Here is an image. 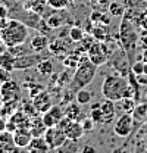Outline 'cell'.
Instances as JSON below:
<instances>
[{
	"label": "cell",
	"instance_id": "ee69618b",
	"mask_svg": "<svg viewBox=\"0 0 147 153\" xmlns=\"http://www.w3.org/2000/svg\"><path fill=\"white\" fill-rule=\"evenodd\" d=\"M141 60L147 62V49H143V53H141Z\"/></svg>",
	"mask_w": 147,
	"mask_h": 153
},
{
	"label": "cell",
	"instance_id": "83f0119b",
	"mask_svg": "<svg viewBox=\"0 0 147 153\" xmlns=\"http://www.w3.org/2000/svg\"><path fill=\"white\" fill-rule=\"evenodd\" d=\"M108 12H109L112 16H124V13H125V7H124L121 3H118V1H110Z\"/></svg>",
	"mask_w": 147,
	"mask_h": 153
},
{
	"label": "cell",
	"instance_id": "5b68a950",
	"mask_svg": "<svg viewBox=\"0 0 147 153\" xmlns=\"http://www.w3.org/2000/svg\"><path fill=\"white\" fill-rule=\"evenodd\" d=\"M113 50H115V47H108L105 40H103V43L94 41L90 46V49L87 50V56H88V59L91 60L94 65L100 66L105 62H108V59L112 56Z\"/></svg>",
	"mask_w": 147,
	"mask_h": 153
},
{
	"label": "cell",
	"instance_id": "4fadbf2b",
	"mask_svg": "<svg viewBox=\"0 0 147 153\" xmlns=\"http://www.w3.org/2000/svg\"><path fill=\"white\" fill-rule=\"evenodd\" d=\"M16 150H19V147L15 144L13 133H10L7 130L0 133V152L9 153V152H16Z\"/></svg>",
	"mask_w": 147,
	"mask_h": 153
},
{
	"label": "cell",
	"instance_id": "44dd1931",
	"mask_svg": "<svg viewBox=\"0 0 147 153\" xmlns=\"http://www.w3.org/2000/svg\"><path fill=\"white\" fill-rule=\"evenodd\" d=\"M0 66L4 68V69L9 71V72L15 71V56H13L9 50L0 53Z\"/></svg>",
	"mask_w": 147,
	"mask_h": 153
},
{
	"label": "cell",
	"instance_id": "d590c367",
	"mask_svg": "<svg viewBox=\"0 0 147 153\" xmlns=\"http://www.w3.org/2000/svg\"><path fill=\"white\" fill-rule=\"evenodd\" d=\"M41 90H43V87H41L40 84H34V82H33V87H30V96H31V99H33L34 96L38 94Z\"/></svg>",
	"mask_w": 147,
	"mask_h": 153
},
{
	"label": "cell",
	"instance_id": "e0dca14e",
	"mask_svg": "<svg viewBox=\"0 0 147 153\" xmlns=\"http://www.w3.org/2000/svg\"><path fill=\"white\" fill-rule=\"evenodd\" d=\"M81 105L75 100V102H71L65 109H63V114H65V116H68L71 121H81L85 115L81 112V108H79Z\"/></svg>",
	"mask_w": 147,
	"mask_h": 153
},
{
	"label": "cell",
	"instance_id": "f6af8a7d",
	"mask_svg": "<svg viewBox=\"0 0 147 153\" xmlns=\"http://www.w3.org/2000/svg\"><path fill=\"white\" fill-rule=\"evenodd\" d=\"M143 74L147 75V62H144V69H143Z\"/></svg>",
	"mask_w": 147,
	"mask_h": 153
},
{
	"label": "cell",
	"instance_id": "9a60e30c",
	"mask_svg": "<svg viewBox=\"0 0 147 153\" xmlns=\"http://www.w3.org/2000/svg\"><path fill=\"white\" fill-rule=\"evenodd\" d=\"M65 134H66V138H69V140H75V141H78L82 135H84V130H82V125H81V122L79 121H71L68 125H66V128L63 130Z\"/></svg>",
	"mask_w": 147,
	"mask_h": 153
},
{
	"label": "cell",
	"instance_id": "4316f807",
	"mask_svg": "<svg viewBox=\"0 0 147 153\" xmlns=\"http://www.w3.org/2000/svg\"><path fill=\"white\" fill-rule=\"evenodd\" d=\"M90 34L99 41L108 38V31H106V28H103V24H96L94 27H91Z\"/></svg>",
	"mask_w": 147,
	"mask_h": 153
},
{
	"label": "cell",
	"instance_id": "8fae6325",
	"mask_svg": "<svg viewBox=\"0 0 147 153\" xmlns=\"http://www.w3.org/2000/svg\"><path fill=\"white\" fill-rule=\"evenodd\" d=\"M40 62V53L31 52L28 55L15 57V69H28Z\"/></svg>",
	"mask_w": 147,
	"mask_h": 153
},
{
	"label": "cell",
	"instance_id": "f1b7e54d",
	"mask_svg": "<svg viewBox=\"0 0 147 153\" xmlns=\"http://www.w3.org/2000/svg\"><path fill=\"white\" fill-rule=\"evenodd\" d=\"M90 1H91L93 9L99 12H108L110 4V0H90Z\"/></svg>",
	"mask_w": 147,
	"mask_h": 153
},
{
	"label": "cell",
	"instance_id": "3957f363",
	"mask_svg": "<svg viewBox=\"0 0 147 153\" xmlns=\"http://www.w3.org/2000/svg\"><path fill=\"white\" fill-rule=\"evenodd\" d=\"M129 82L124 78V75H116V74H109L106 75L103 84H102V94L106 99H110L113 102L121 100L125 97V93L128 90Z\"/></svg>",
	"mask_w": 147,
	"mask_h": 153
},
{
	"label": "cell",
	"instance_id": "60d3db41",
	"mask_svg": "<svg viewBox=\"0 0 147 153\" xmlns=\"http://www.w3.org/2000/svg\"><path fill=\"white\" fill-rule=\"evenodd\" d=\"M6 124H7V121L4 119V116H1V115H0V133L6 131Z\"/></svg>",
	"mask_w": 147,
	"mask_h": 153
},
{
	"label": "cell",
	"instance_id": "f35d334b",
	"mask_svg": "<svg viewBox=\"0 0 147 153\" xmlns=\"http://www.w3.org/2000/svg\"><path fill=\"white\" fill-rule=\"evenodd\" d=\"M7 79H10V72L0 66V82H4V81H7Z\"/></svg>",
	"mask_w": 147,
	"mask_h": 153
},
{
	"label": "cell",
	"instance_id": "9c48e42d",
	"mask_svg": "<svg viewBox=\"0 0 147 153\" xmlns=\"http://www.w3.org/2000/svg\"><path fill=\"white\" fill-rule=\"evenodd\" d=\"M63 116H65L63 109H62L60 106H55V105H53L49 111H46L44 114H41V119H43L44 125L49 128V127H56Z\"/></svg>",
	"mask_w": 147,
	"mask_h": 153
},
{
	"label": "cell",
	"instance_id": "d6986e66",
	"mask_svg": "<svg viewBox=\"0 0 147 153\" xmlns=\"http://www.w3.org/2000/svg\"><path fill=\"white\" fill-rule=\"evenodd\" d=\"M46 130H47V127L44 125L41 116H36L34 115L31 118V121H30V131L33 134V137H41V135H44Z\"/></svg>",
	"mask_w": 147,
	"mask_h": 153
},
{
	"label": "cell",
	"instance_id": "d4e9b609",
	"mask_svg": "<svg viewBox=\"0 0 147 153\" xmlns=\"http://www.w3.org/2000/svg\"><path fill=\"white\" fill-rule=\"evenodd\" d=\"M132 118L134 121L137 122H143L147 118V105L146 103H140V105H135L134 111H132Z\"/></svg>",
	"mask_w": 147,
	"mask_h": 153
},
{
	"label": "cell",
	"instance_id": "5bb4252c",
	"mask_svg": "<svg viewBox=\"0 0 147 153\" xmlns=\"http://www.w3.org/2000/svg\"><path fill=\"white\" fill-rule=\"evenodd\" d=\"M100 109L103 112V118H105V125L106 124H110L115 118H116V109H115V102L110 100V99H106L100 102Z\"/></svg>",
	"mask_w": 147,
	"mask_h": 153
},
{
	"label": "cell",
	"instance_id": "7402d4cb",
	"mask_svg": "<svg viewBox=\"0 0 147 153\" xmlns=\"http://www.w3.org/2000/svg\"><path fill=\"white\" fill-rule=\"evenodd\" d=\"M88 116L91 118L96 124H105L103 112H102V109H100V102H96V103L91 105V108H90V115H88Z\"/></svg>",
	"mask_w": 147,
	"mask_h": 153
},
{
	"label": "cell",
	"instance_id": "6da1fadb",
	"mask_svg": "<svg viewBox=\"0 0 147 153\" xmlns=\"http://www.w3.org/2000/svg\"><path fill=\"white\" fill-rule=\"evenodd\" d=\"M0 36L6 47H15L19 44H24L28 40L30 28L22 21L10 19L3 28H0Z\"/></svg>",
	"mask_w": 147,
	"mask_h": 153
},
{
	"label": "cell",
	"instance_id": "d6a6232c",
	"mask_svg": "<svg viewBox=\"0 0 147 153\" xmlns=\"http://www.w3.org/2000/svg\"><path fill=\"white\" fill-rule=\"evenodd\" d=\"M84 37V31L79 28V27H72L71 30H69V38L72 40V41H79L81 38Z\"/></svg>",
	"mask_w": 147,
	"mask_h": 153
},
{
	"label": "cell",
	"instance_id": "4dcf8cb0",
	"mask_svg": "<svg viewBox=\"0 0 147 153\" xmlns=\"http://www.w3.org/2000/svg\"><path fill=\"white\" fill-rule=\"evenodd\" d=\"M57 152H76L78 150V146H76V141L75 140H69V138H66V141L59 147V149H56Z\"/></svg>",
	"mask_w": 147,
	"mask_h": 153
},
{
	"label": "cell",
	"instance_id": "603a6c76",
	"mask_svg": "<svg viewBox=\"0 0 147 153\" xmlns=\"http://www.w3.org/2000/svg\"><path fill=\"white\" fill-rule=\"evenodd\" d=\"M91 99H93V93L88 91L87 88H79V90H76L75 100H76L81 106H85V105L91 103Z\"/></svg>",
	"mask_w": 147,
	"mask_h": 153
},
{
	"label": "cell",
	"instance_id": "277c9868",
	"mask_svg": "<svg viewBox=\"0 0 147 153\" xmlns=\"http://www.w3.org/2000/svg\"><path fill=\"white\" fill-rule=\"evenodd\" d=\"M119 41L122 44V49L125 50L128 59L131 60L134 53H135V49H137V43H138V36L131 24V21L127 18L122 19L121 22V27H119Z\"/></svg>",
	"mask_w": 147,
	"mask_h": 153
},
{
	"label": "cell",
	"instance_id": "74e56055",
	"mask_svg": "<svg viewBox=\"0 0 147 153\" xmlns=\"http://www.w3.org/2000/svg\"><path fill=\"white\" fill-rule=\"evenodd\" d=\"M138 24H140V27H141L143 30H147V10L143 12V13L138 16Z\"/></svg>",
	"mask_w": 147,
	"mask_h": 153
},
{
	"label": "cell",
	"instance_id": "ba28073f",
	"mask_svg": "<svg viewBox=\"0 0 147 153\" xmlns=\"http://www.w3.org/2000/svg\"><path fill=\"white\" fill-rule=\"evenodd\" d=\"M0 97L3 102H9V103H15L19 99V85L12 81V79H7L4 82H1V87H0Z\"/></svg>",
	"mask_w": 147,
	"mask_h": 153
},
{
	"label": "cell",
	"instance_id": "ab89813d",
	"mask_svg": "<svg viewBox=\"0 0 147 153\" xmlns=\"http://www.w3.org/2000/svg\"><path fill=\"white\" fill-rule=\"evenodd\" d=\"M135 81H137L140 85H147V75H146V74L135 75Z\"/></svg>",
	"mask_w": 147,
	"mask_h": 153
},
{
	"label": "cell",
	"instance_id": "836d02e7",
	"mask_svg": "<svg viewBox=\"0 0 147 153\" xmlns=\"http://www.w3.org/2000/svg\"><path fill=\"white\" fill-rule=\"evenodd\" d=\"M47 4L53 9H65L69 4V0H47Z\"/></svg>",
	"mask_w": 147,
	"mask_h": 153
},
{
	"label": "cell",
	"instance_id": "7c38bea8",
	"mask_svg": "<svg viewBox=\"0 0 147 153\" xmlns=\"http://www.w3.org/2000/svg\"><path fill=\"white\" fill-rule=\"evenodd\" d=\"M31 138H33V134L30 131V128H27V127H19L13 133L15 144L18 146L19 149H27L30 141H31Z\"/></svg>",
	"mask_w": 147,
	"mask_h": 153
},
{
	"label": "cell",
	"instance_id": "cb8c5ba5",
	"mask_svg": "<svg viewBox=\"0 0 147 153\" xmlns=\"http://www.w3.org/2000/svg\"><path fill=\"white\" fill-rule=\"evenodd\" d=\"M36 66H37V71H38L41 75H44V76L52 75V72H53V62H52V60H49V59L40 60Z\"/></svg>",
	"mask_w": 147,
	"mask_h": 153
},
{
	"label": "cell",
	"instance_id": "b9f144b4",
	"mask_svg": "<svg viewBox=\"0 0 147 153\" xmlns=\"http://www.w3.org/2000/svg\"><path fill=\"white\" fill-rule=\"evenodd\" d=\"M7 16V12H6V7H3V6H0V19L6 18Z\"/></svg>",
	"mask_w": 147,
	"mask_h": 153
},
{
	"label": "cell",
	"instance_id": "8d00e7d4",
	"mask_svg": "<svg viewBox=\"0 0 147 153\" xmlns=\"http://www.w3.org/2000/svg\"><path fill=\"white\" fill-rule=\"evenodd\" d=\"M138 41H140V44H141L143 49H147V30H143V31H141V34H140V37H138Z\"/></svg>",
	"mask_w": 147,
	"mask_h": 153
},
{
	"label": "cell",
	"instance_id": "484cf974",
	"mask_svg": "<svg viewBox=\"0 0 147 153\" xmlns=\"http://www.w3.org/2000/svg\"><path fill=\"white\" fill-rule=\"evenodd\" d=\"M118 105L121 106V109L127 114H132L135 105H137V100L134 97H122L121 100H118Z\"/></svg>",
	"mask_w": 147,
	"mask_h": 153
},
{
	"label": "cell",
	"instance_id": "7a4b0ae2",
	"mask_svg": "<svg viewBox=\"0 0 147 153\" xmlns=\"http://www.w3.org/2000/svg\"><path fill=\"white\" fill-rule=\"evenodd\" d=\"M97 71V65H94L91 60L88 59V56H82L78 60V65L75 68V72L72 75V82L71 87L74 90H79V88H85L87 85H90L93 81V78L96 75Z\"/></svg>",
	"mask_w": 147,
	"mask_h": 153
},
{
	"label": "cell",
	"instance_id": "8992f818",
	"mask_svg": "<svg viewBox=\"0 0 147 153\" xmlns=\"http://www.w3.org/2000/svg\"><path fill=\"white\" fill-rule=\"evenodd\" d=\"M43 137H44L46 143L49 144L50 150L59 149V147L66 141V134H65V131H63L62 128H59L57 125H56V127H49V128L46 130V133H44Z\"/></svg>",
	"mask_w": 147,
	"mask_h": 153
},
{
	"label": "cell",
	"instance_id": "52a82bcc",
	"mask_svg": "<svg viewBox=\"0 0 147 153\" xmlns=\"http://www.w3.org/2000/svg\"><path fill=\"white\" fill-rule=\"evenodd\" d=\"M134 128V118L132 114H124L121 115L116 121H115V125H113V133L116 134L118 137H128L131 131Z\"/></svg>",
	"mask_w": 147,
	"mask_h": 153
},
{
	"label": "cell",
	"instance_id": "f546056e",
	"mask_svg": "<svg viewBox=\"0 0 147 153\" xmlns=\"http://www.w3.org/2000/svg\"><path fill=\"white\" fill-rule=\"evenodd\" d=\"M46 4H47V0H30V6H31L33 12L37 13V15L43 13Z\"/></svg>",
	"mask_w": 147,
	"mask_h": 153
},
{
	"label": "cell",
	"instance_id": "ac0fdd59",
	"mask_svg": "<svg viewBox=\"0 0 147 153\" xmlns=\"http://www.w3.org/2000/svg\"><path fill=\"white\" fill-rule=\"evenodd\" d=\"M27 149L30 152H36V153H44V152H49L50 150V147L46 143V140H44L43 135L41 137H33Z\"/></svg>",
	"mask_w": 147,
	"mask_h": 153
},
{
	"label": "cell",
	"instance_id": "1f68e13d",
	"mask_svg": "<svg viewBox=\"0 0 147 153\" xmlns=\"http://www.w3.org/2000/svg\"><path fill=\"white\" fill-rule=\"evenodd\" d=\"M81 125H82V130H84V133H91L93 130H94V125H96V122L93 121L90 116H84L81 121Z\"/></svg>",
	"mask_w": 147,
	"mask_h": 153
},
{
	"label": "cell",
	"instance_id": "7bdbcfd3",
	"mask_svg": "<svg viewBox=\"0 0 147 153\" xmlns=\"http://www.w3.org/2000/svg\"><path fill=\"white\" fill-rule=\"evenodd\" d=\"M81 152H96V149H94V147H91V146H84V147H82V149H81Z\"/></svg>",
	"mask_w": 147,
	"mask_h": 153
},
{
	"label": "cell",
	"instance_id": "30bf717a",
	"mask_svg": "<svg viewBox=\"0 0 147 153\" xmlns=\"http://www.w3.org/2000/svg\"><path fill=\"white\" fill-rule=\"evenodd\" d=\"M33 105H34V108H36V111L38 114H44L46 111H49V109L53 106L52 97H50V94H49L47 91H44V90H41L38 94L33 97Z\"/></svg>",
	"mask_w": 147,
	"mask_h": 153
},
{
	"label": "cell",
	"instance_id": "2e32d148",
	"mask_svg": "<svg viewBox=\"0 0 147 153\" xmlns=\"http://www.w3.org/2000/svg\"><path fill=\"white\" fill-rule=\"evenodd\" d=\"M30 47L33 52L36 53H41L44 52L46 49H49V40H47V36L46 34H37L34 37H31L30 40Z\"/></svg>",
	"mask_w": 147,
	"mask_h": 153
},
{
	"label": "cell",
	"instance_id": "e575fe53",
	"mask_svg": "<svg viewBox=\"0 0 147 153\" xmlns=\"http://www.w3.org/2000/svg\"><path fill=\"white\" fill-rule=\"evenodd\" d=\"M143 69H144V62L141 59H137L135 62H132L129 71H132L135 75H140V74H143Z\"/></svg>",
	"mask_w": 147,
	"mask_h": 153
},
{
	"label": "cell",
	"instance_id": "ffe728a7",
	"mask_svg": "<svg viewBox=\"0 0 147 153\" xmlns=\"http://www.w3.org/2000/svg\"><path fill=\"white\" fill-rule=\"evenodd\" d=\"M63 15H65V9H56L55 13H52L49 18H47V24H49V27L53 30V28H57V27H62L65 22H66V19L63 18Z\"/></svg>",
	"mask_w": 147,
	"mask_h": 153
}]
</instances>
